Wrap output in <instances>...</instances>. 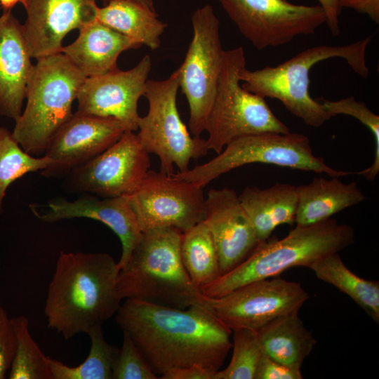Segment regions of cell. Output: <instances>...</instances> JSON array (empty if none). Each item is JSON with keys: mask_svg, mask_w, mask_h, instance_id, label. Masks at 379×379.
Returning a JSON list of instances; mask_svg holds the SVG:
<instances>
[{"mask_svg": "<svg viewBox=\"0 0 379 379\" xmlns=\"http://www.w3.org/2000/svg\"><path fill=\"white\" fill-rule=\"evenodd\" d=\"M116 322L157 375L199 365L215 373L232 348V330L205 305L177 309L126 299Z\"/></svg>", "mask_w": 379, "mask_h": 379, "instance_id": "6da1fadb", "label": "cell"}, {"mask_svg": "<svg viewBox=\"0 0 379 379\" xmlns=\"http://www.w3.org/2000/svg\"><path fill=\"white\" fill-rule=\"evenodd\" d=\"M119 270L107 253L60 252L45 301L48 328L68 340L102 326L121 305Z\"/></svg>", "mask_w": 379, "mask_h": 379, "instance_id": "7a4b0ae2", "label": "cell"}, {"mask_svg": "<svg viewBox=\"0 0 379 379\" xmlns=\"http://www.w3.org/2000/svg\"><path fill=\"white\" fill-rule=\"evenodd\" d=\"M182 234L172 227L142 232L119 272L117 288L122 299L177 309L206 305V297L192 283L182 264Z\"/></svg>", "mask_w": 379, "mask_h": 379, "instance_id": "3957f363", "label": "cell"}, {"mask_svg": "<svg viewBox=\"0 0 379 379\" xmlns=\"http://www.w3.org/2000/svg\"><path fill=\"white\" fill-rule=\"evenodd\" d=\"M354 241V229L331 218L310 225H296L285 237L261 243L240 264L200 291L205 297L219 298L248 284L277 277L291 267H309Z\"/></svg>", "mask_w": 379, "mask_h": 379, "instance_id": "277c9868", "label": "cell"}, {"mask_svg": "<svg viewBox=\"0 0 379 379\" xmlns=\"http://www.w3.org/2000/svg\"><path fill=\"white\" fill-rule=\"evenodd\" d=\"M371 41L369 36L345 46H313L274 67L250 70L245 66L239 70V78L246 90L264 98L277 99L305 124L320 127L333 115L310 95L311 68L321 61L341 58L357 74L366 78L369 72L366 50Z\"/></svg>", "mask_w": 379, "mask_h": 379, "instance_id": "5b68a950", "label": "cell"}, {"mask_svg": "<svg viewBox=\"0 0 379 379\" xmlns=\"http://www.w3.org/2000/svg\"><path fill=\"white\" fill-rule=\"evenodd\" d=\"M86 77L62 53L36 59L26 87V107L12 134L31 155H44L57 131L70 118Z\"/></svg>", "mask_w": 379, "mask_h": 379, "instance_id": "8992f818", "label": "cell"}, {"mask_svg": "<svg viewBox=\"0 0 379 379\" xmlns=\"http://www.w3.org/2000/svg\"><path fill=\"white\" fill-rule=\"evenodd\" d=\"M241 46L224 51L214 101L205 131L208 150L219 154L232 140L262 133L290 132L273 113L265 99L242 87L239 70L246 66Z\"/></svg>", "mask_w": 379, "mask_h": 379, "instance_id": "52a82bcc", "label": "cell"}, {"mask_svg": "<svg viewBox=\"0 0 379 379\" xmlns=\"http://www.w3.org/2000/svg\"><path fill=\"white\" fill-rule=\"evenodd\" d=\"M253 163L324 173L331 178L354 173L337 171L326 165L322 158L312 153L310 139L304 134L268 132L238 138L210 161L172 175L204 188L221 175Z\"/></svg>", "mask_w": 379, "mask_h": 379, "instance_id": "ba28073f", "label": "cell"}, {"mask_svg": "<svg viewBox=\"0 0 379 379\" xmlns=\"http://www.w3.org/2000/svg\"><path fill=\"white\" fill-rule=\"evenodd\" d=\"M179 86L178 69L164 80H147L144 96L148 101L147 114L140 117L138 138L142 147L155 154L160 171L168 175L187 171L192 159L207 154L206 141L194 137L182 121L177 107Z\"/></svg>", "mask_w": 379, "mask_h": 379, "instance_id": "9c48e42d", "label": "cell"}, {"mask_svg": "<svg viewBox=\"0 0 379 379\" xmlns=\"http://www.w3.org/2000/svg\"><path fill=\"white\" fill-rule=\"evenodd\" d=\"M193 36L185 60L177 69L179 86L190 109L189 129L194 137L205 131L223 62L220 21L206 4L192 14Z\"/></svg>", "mask_w": 379, "mask_h": 379, "instance_id": "30bf717a", "label": "cell"}, {"mask_svg": "<svg viewBox=\"0 0 379 379\" xmlns=\"http://www.w3.org/2000/svg\"><path fill=\"white\" fill-rule=\"evenodd\" d=\"M218 1L240 33L258 50L313 34L326 22L320 5H298L287 0Z\"/></svg>", "mask_w": 379, "mask_h": 379, "instance_id": "8fae6325", "label": "cell"}, {"mask_svg": "<svg viewBox=\"0 0 379 379\" xmlns=\"http://www.w3.org/2000/svg\"><path fill=\"white\" fill-rule=\"evenodd\" d=\"M149 153L137 134L126 131L103 152L69 173L64 190L100 197L130 196L140 186L149 171Z\"/></svg>", "mask_w": 379, "mask_h": 379, "instance_id": "7c38bea8", "label": "cell"}, {"mask_svg": "<svg viewBox=\"0 0 379 379\" xmlns=\"http://www.w3.org/2000/svg\"><path fill=\"white\" fill-rule=\"evenodd\" d=\"M310 298L300 284L281 277L256 281L219 298H207L206 307L232 331H258L274 319L299 311Z\"/></svg>", "mask_w": 379, "mask_h": 379, "instance_id": "4fadbf2b", "label": "cell"}, {"mask_svg": "<svg viewBox=\"0 0 379 379\" xmlns=\"http://www.w3.org/2000/svg\"><path fill=\"white\" fill-rule=\"evenodd\" d=\"M202 187L172 174L149 170L130 201L142 232L172 227L182 232L204 220Z\"/></svg>", "mask_w": 379, "mask_h": 379, "instance_id": "5bb4252c", "label": "cell"}, {"mask_svg": "<svg viewBox=\"0 0 379 379\" xmlns=\"http://www.w3.org/2000/svg\"><path fill=\"white\" fill-rule=\"evenodd\" d=\"M126 131L114 117L73 112L49 142L44 155L51 164L39 173L48 178H65L112 146Z\"/></svg>", "mask_w": 379, "mask_h": 379, "instance_id": "9a60e30c", "label": "cell"}, {"mask_svg": "<svg viewBox=\"0 0 379 379\" xmlns=\"http://www.w3.org/2000/svg\"><path fill=\"white\" fill-rule=\"evenodd\" d=\"M152 60L146 55L133 68H118L105 74L87 77L77 97V111L94 116L114 117L127 131H138V104L144 96Z\"/></svg>", "mask_w": 379, "mask_h": 379, "instance_id": "2e32d148", "label": "cell"}, {"mask_svg": "<svg viewBox=\"0 0 379 379\" xmlns=\"http://www.w3.org/2000/svg\"><path fill=\"white\" fill-rule=\"evenodd\" d=\"M97 0H23L24 33L32 58L61 52L62 41L96 19Z\"/></svg>", "mask_w": 379, "mask_h": 379, "instance_id": "e0dca14e", "label": "cell"}, {"mask_svg": "<svg viewBox=\"0 0 379 379\" xmlns=\"http://www.w3.org/2000/svg\"><path fill=\"white\" fill-rule=\"evenodd\" d=\"M203 221L215 242L220 275L240 264L261 244L233 189L208 191Z\"/></svg>", "mask_w": 379, "mask_h": 379, "instance_id": "ac0fdd59", "label": "cell"}, {"mask_svg": "<svg viewBox=\"0 0 379 379\" xmlns=\"http://www.w3.org/2000/svg\"><path fill=\"white\" fill-rule=\"evenodd\" d=\"M39 206L44 209L30 206L33 213L43 222H55L86 218L100 221L109 227L121 244V255L117 262L119 269L126 265L142 234L130 196L103 198L84 194L73 201L58 198Z\"/></svg>", "mask_w": 379, "mask_h": 379, "instance_id": "d6986e66", "label": "cell"}, {"mask_svg": "<svg viewBox=\"0 0 379 379\" xmlns=\"http://www.w3.org/2000/svg\"><path fill=\"white\" fill-rule=\"evenodd\" d=\"M23 25L11 11L0 16V114L18 119L33 64Z\"/></svg>", "mask_w": 379, "mask_h": 379, "instance_id": "ffe728a7", "label": "cell"}, {"mask_svg": "<svg viewBox=\"0 0 379 379\" xmlns=\"http://www.w3.org/2000/svg\"><path fill=\"white\" fill-rule=\"evenodd\" d=\"M78 37L61 49L71 62L87 77L117 69L121 53L141 45L97 19L80 29Z\"/></svg>", "mask_w": 379, "mask_h": 379, "instance_id": "44dd1931", "label": "cell"}, {"mask_svg": "<svg viewBox=\"0 0 379 379\" xmlns=\"http://www.w3.org/2000/svg\"><path fill=\"white\" fill-rule=\"evenodd\" d=\"M297 208L295 223L315 224L366 199L356 182L344 183L338 177L314 178L307 185L296 186Z\"/></svg>", "mask_w": 379, "mask_h": 379, "instance_id": "7402d4cb", "label": "cell"}, {"mask_svg": "<svg viewBox=\"0 0 379 379\" xmlns=\"http://www.w3.org/2000/svg\"><path fill=\"white\" fill-rule=\"evenodd\" d=\"M239 199L260 243L270 239L277 226L295 223L298 200L295 185L278 182L264 189L247 187Z\"/></svg>", "mask_w": 379, "mask_h": 379, "instance_id": "603a6c76", "label": "cell"}, {"mask_svg": "<svg viewBox=\"0 0 379 379\" xmlns=\"http://www.w3.org/2000/svg\"><path fill=\"white\" fill-rule=\"evenodd\" d=\"M262 353L286 366L300 369L316 345L298 311L281 315L256 331Z\"/></svg>", "mask_w": 379, "mask_h": 379, "instance_id": "cb8c5ba5", "label": "cell"}, {"mask_svg": "<svg viewBox=\"0 0 379 379\" xmlns=\"http://www.w3.org/2000/svg\"><path fill=\"white\" fill-rule=\"evenodd\" d=\"M96 19L152 50L159 48L167 27L157 11L135 0H109L98 7Z\"/></svg>", "mask_w": 379, "mask_h": 379, "instance_id": "d4e9b609", "label": "cell"}, {"mask_svg": "<svg viewBox=\"0 0 379 379\" xmlns=\"http://www.w3.org/2000/svg\"><path fill=\"white\" fill-rule=\"evenodd\" d=\"M310 268L316 277L351 298L377 324L379 322V282L364 279L352 272L338 253L327 255Z\"/></svg>", "mask_w": 379, "mask_h": 379, "instance_id": "484cf974", "label": "cell"}, {"mask_svg": "<svg viewBox=\"0 0 379 379\" xmlns=\"http://www.w3.org/2000/svg\"><path fill=\"white\" fill-rule=\"evenodd\" d=\"M180 254L190 279L199 289L220 276L215 242L203 220L182 232Z\"/></svg>", "mask_w": 379, "mask_h": 379, "instance_id": "4316f807", "label": "cell"}, {"mask_svg": "<svg viewBox=\"0 0 379 379\" xmlns=\"http://www.w3.org/2000/svg\"><path fill=\"white\" fill-rule=\"evenodd\" d=\"M88 335L91 348L81 364L69 366L48 357L53 379H112L113 365L119 348L106 341L102 326L93 328Z\"/></svg>", "mask_w": 379, "mask_h": 379, "instance_id": "83f0119b", "label": "cell"}, {"mask_svg": "<svg viewBox=\"0 0 379 379\" xmlns=\"http://www.w3.org/2000/svg\"><path fill=\"white\" fill-rule=\"evenodd\" d=\"M15 335L14 357L8 373L9 379H53L48 357L32 338L28 319L12 318Z\"/></svg>", "mask_w": 379, "mask_h": 379, "instance_id": "f1b7e54d", "label": "cell"}, {"mask_svg": "<svg viewBox=\"0 0 379 379\" xmlns=\"http://www.w3.org/2000/svg\"><path fill=\"white\" fill-rule=\"evenodd\" d=\"M51 164L46 155L36 157L25 152L12 132L0 126V213L8 187L29 173L40 172Z\"/></svg>", "mask_w": 379, "mask_h": 379, "instance_id": "f546056e", "label": "cell"}, {"mask_svg": "<svg viewBox=\"0 0 379 379\" xmlns=\"http://www.w3.org/2000/svg\"><path fill=\"white\" fill-rule=\"evenodd\" d=\"M233 331V352L229 365L217 371L213 379H255L262 355L256 331L236 328Z\"/></svg>", "mask_w": 379, "mask_h": 379, "instance_id": "4dcf8cb0", "label": "cell"}, {"mask_svg": "<svg viewBox=\"0 0 379 379\" xmlns=\"http://www.w3.org/2000/svg\"><path fill=\"white\" fill-rule=\"evenodd\" d=\"M319 100L333 117L338 114L350 115L366 126L372 133L375 140V154L370 167L357 173L373 181L379 172V116L373 112L367 105L359 102L354 97H347L338 100H329L321 98Z\"/></svg>", "mask_w": 379, "mask_h": 379, "instance_id": "1f68e13d", "label": "cell"}, {"mask_svg": "<svg viewBox=\"0 0 379 379\" xmlns=\"http://www.w3.org/2000/svg\"><path fill=\"white\" fill-rule=\"evenodd\" d=\"M157 378L130 335L123 331V343L114 362L112 379Z\"/></svg>", "mask_w": 379, "mask_h": 379, "instance_id": "d6a6232c", "label": "cell"}, {"mask_svg": "<svg viewBox=\"0 0 379 379\" xmlns=\"http://www.w3.org/2000/svg\"><path fill=\"white\" fill-rule=\"evenodd\" d=\"M15 350V335L10 318L0 305V379H4L9 371Z\"/></svg>", "mask_w": 379, "mask_h": 379, "instance_id": "836d02e7", "label": "cell"}, {"mask_svg": "<svg viewBox=\"0 0 379 379\" xmlns=\"http://www.w3.org/2000/svg\"><path fill=\"white\" fill-rule=\"evenodd\" d=\"M300 369L281 364L262 354L255 379H302Z\"/></svg>", "mask_w": 379, "mask_h": 379, "instance_id": "e575fe53", "label": "cell"}, {"mask_svg": "<svg viewBox=\"0 0 379 379\" xmlns=\"http://www.w3.org/2000/svg\"><path fill=\"white\" fill-rule=\"evenodd\" d=\"M215 373L199 365L171 368L163 373L162 379H213Z\"/></svg>", "mask_w": 379, "mask_h": 379, "instance_id": "d590c367", "label": "cell"}, {"mask_svg": "<svg viewBox=\"0 0 379 379\" xmlns=\"http://www.w3.org/2000/svg\"><path fill=\"white\" fill-rule=\"evenodd\" d=\"M341 8H347L367 15L376 24L379 23V0H340Z\"/></svg>", "mask_w": 379, "mask_h": 379, "instance_id": "8d00e7d4", "label": "cell"}, {"mask_svg": "<svg viewBox=\"0 0 379 379\" xmlns=\"http://www.w3.org/2000/svg\"><path fill=\"white\" fill-rule=\"evenodd\" d=\"M325 12L326 22L331 32L334 36L340 33L339 15L341 11L340 0H318Z\"/></svg>", "mask_w": 379, "mask_h": 379, "instance_id": "74e56055", "label": "cell"}, {"mask_svg": "<svg viewBox=\"0 0 379 379\" xmlns=\"http://www.w3.org/2000/svg\"><path fill=\"white\" fill-rule=\"evenodd\" d=\"M23 0H0L4 11H11L18 3H22Z\"/></svg>", "mask_w": 379, "mask_h": 379, "instance_id": "f35d334b", "label": "cell"}, {"mask_svg": "<svg viewBox=\"0 0 379 379\" xmlns=\"http://www.w3.org/2000/svg\"><path fill=\"white\" fill-rule=\"evenodd\" d=\"M102 1L105 2V4H107L109 0H102ZM135 1L140 2L141 4L149 7L151 10L156 11L155 6L154 4V0H135Z\"/></svg>", "mask_w": 379, "mask_h": 379, "instance_id": "ab89813d", "label": "cell"}]
</instances>
